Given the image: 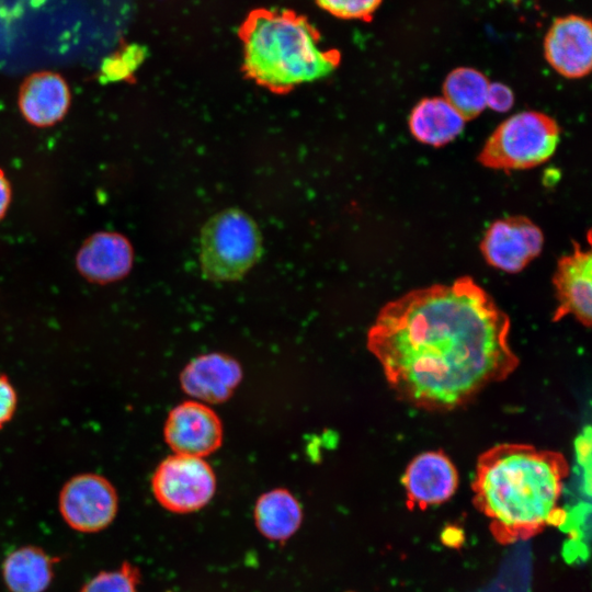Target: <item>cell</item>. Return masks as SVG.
Listing matches in <instances>:
<instances>
[{
	"instance_id": "6da1fadb",
	"label": "cell",
	"mask_w": 592,
	"mask_h": 592,
	"mask_svg": "<svg viewBox=\"0 0 592 592\" xmlns=\"http://www.w3.org/2000/svg\"><path fill=\"white\" fill-rule=\"evenodd\" d=\"M510 326L492 297L463 276L387 303L367 332L366 345L400 400L451 411L516 369Z\"/></svg>"
},
{
	"instance_id": "7a4b0ae2",
	"label": "cell",
	"mask_w": 592,
	"mask_h": 592,
	"mask_svg": "<svg viewBox=\"0 0 592 592\" xmlns=\"http://www.w3.org/2000/svg\"><path fill=\"white\" fill-rule=\"evenodd\" d=\"M566 457L528 444L502 443L483 452L473 481L474 502L503 544L526 539L561 522L569 476Z\"/></svg>"
},
{
	"instance_id": "3957f363",
	"label": "cell",
	"mask_w": 592,
	"mask_h": 592,
	"mask_svg": "<svg viewBox=\"0 0 592 592\" xmlns=\"http://www.w3.org/2000/svg\"><path fill=\"white\" fill-rule=\"evenodd\" d=\"M242 44V71L274 93L331 73L340 64L335 48L321 46L319 30L291 9L255 8L238 29Z\"/></svg>"
},
{
	"instance_id": "277c9868",
	"label": "cell",
	"mask_w": 592,
	"mask_h": 592,
	"mask_svg": "<svg viewBox=\"0 0 592 592\" xmlns=\"http://www.w3.org/2000/svg\"><path fill=\"white\" fill-rule=\"evenodd\" d=\"M559 135L560 128L553 117L535 111L521 112L494 129L478 161L504 171L534 168L554 155Z\"/></svg>"
},
{
	"instance_id": "5b68a950",
	"label": "cell",
	"mask_w": 592,
	"mask_h": 592,
	"mask_svg": "<svg viewBox=\"0 0 592 592\" xmlns=\"http://www.w3.org/2000/svg\"><path fill=\"white\" fill-rule=\"evenodd\" d=\"M261 238L243 212L227 209L212 217L201 237V266L206 278L236 281L258 261Z\"/></svg>"
},
{
	"instance_id": "8992f818",
	"label": "cell",
	"mask_w": 592,
	"mask_h": 592,
	"mask_svg": "<svg viewBox=\"0 0 592 592\" xmlns=\"http://www.w3.org/2000/svg\"><path fill=\"white\" fill-rule=\"evenodd\" d=\"M151 489L156 500L168 511L190 513L210 501L216 491V477L203 458L174 454L157 466Z\"/></svg>"
},
{
	"instance_id": "52a82bcc",
	"label": "cell",
	"mask_w": 592,
	"mask_h": 592,
	"mask_svg": "<svg viewBox=\"0 0 592 592\" xmlns=\"http://www.w3.org/2000/svg\"><path fill=\"white\" fill-rule=\"evenodd\" d=\"M58 508L64 521L75 531L95 533L106 528L118 510L113 483L95 473L71 477L62 486Z\"/></svg>"
},
{
	"instance_id": "ba28073f",
	"label": "cell",
	"mask_w": 592,
	"mask_h": 592,
	"mask_svg": "<svg viewBox=\"0 0 592 592\" xmlns=\"http://www.w3.org/2000/svg\"><path fill=\"white\" fill-rule=\"evenodd\" d=\"M544 236L524 216L498 219L487 229L480 250L487 263L508 273L522 271L542 252Z\"/></svg>"
},
{
	"instance_id": "9c48e42d",
	"label": "cell",
	"mask_w": 592,
	"mask_h": 592,
	"mask_svg": "<svg viewBox=\"0 0 592 592\" xmlns=\"http://www.w3.org/2000/svg\"><path fill=\"white\" fill-rule=\"evenodd\" d=\"M163 435L175 454L203 458L220 447L223 425L213 409L191 400L170 411Z\"/></svg>"
},
{
	"instance_id": "30bf717a",
	"label": "cell",
	"mask_w": 592,
	"mask_h": 592,
	"mask_svg": "<svg viewBox=\"0 0 592 592\" xmlns=\"http://www.w3.org/2000/svg\"><path fill=\"white\" fill-rule=\"evenodd\" d=\"M544 55L547 62L566 78L589 75L592 67L591 21L576 14L556 19L545 35Z\"/></svg>"
},
{
	"instance_id": "8fae6325",
	"label": "cell",
	"mask_w": 592,
	"mask_h": 592,
	"mask_svg": "<svg viewBox=\"0 0 592 592\" xmlns=\"http://www.w3.org/2000/svg\"><path fill=\"white\" fill-rule=\"evenodd\" d=\"M557 308L553 321L573 316L589 328L592 320V255L574 242L573 251L558 260L553 277Z\"/></svg>"
},
{
	"instance_id": "7c38bea8",
	"label": "cell",
	"mask_w": 592,
	"mask_h": 592,
	"mask_svg": "<svg viewBox=\"0 0 592 592\" xmlns=\"http://www.w3.org/2000/svg\"><path fill=\"white\" fill-rule=\"evenodd\" d=\"M408 504L420 510L446 502L456 491L458 474L442 451L417 455L402 477Z\"/></svg>"
},
{
	"instance_id": "4fadbf2b",
	"label": "cell",
	"mask_w": 592,
	"mask_h": 592,
	"mask_svg": "<svg viewBox=\"0 0 592 592\" xmlns=\"http://www.w3.org/2000/svg\"><path fill=\"white\" fill-rule=\"evenodd\" d=\"M75 262L83 278L104 285L128 275L133 267L134 250L122 234L98 231L82 242Z\"/></svg>"
},
{
	"instance_id": "5bb4252c",
	"label": "cell",
	"mask_w": 592,
	"mask_h": 592,
	"mask_svg": "<svg viewBox=\"0 0 592 592\" xmlns=\"http://www.w3.org/2000/svg\"><path fill=\"white\" fill-rule=\"evenodd\" d=\"M242 378L238 361L221 353L203 354L192 360L180 375L189 396L209 403L229 399Z\"/></svg>"
},
{
	"instance_id": "9a60e30c",
	"label": "cell",
	"mask_w": 592,
	"mask_h": 592,
	"mask_svg": "<svg viewBox=\"0 0 592 592\" xmlns=\"http://www.w3.org/2000/svg\"><path fill=\"white\" fill-rule=\"evenodd\" d=\"M71 103L67 81L57 72L38 71L20 86L18 105L22 116L36 127H49L60 122Z\"/></svg>"
},
{
	"instance_id": "2e32d148",
	"label": "cell",
	"mask_w": 592,
	"mask_h": 592,
	"mask_svg": "<svg viewBox=\"0 0 592 592\" xmlns=\"http://www.w3.org/2000/svg\"><path fill=\"white\" fill-rule=\"evenodd\" d=\"M465 119L444 98L421 100L411 111L409 128L422 144L441 147L454 140L464 129Z\"/></svg>"
},
{
	"instance_id": "e0dca14e",
	"label": "cell",
	"mask_w": 592,
	"mask_h": 592,
	"mask_svg": "<svg viewBox=\"0 0 592 592\" xmlns=\"http://www.w3.org/2000/svg\"><path fill=\"white\" fill-rule=\"evenodd\" d=\"M253 516L258 531L265 538L285 543L300 527L303 510L288 490L276 488L257 500Z\"/></svg>"
},
{
	"instance_id": "ac0fdd59",
	"label": "cell",
	"mask_w": 592,
	"mask_h": 592,
	"mask_svg": "<svg viewBox=\"0 0 592 592\" xmlns=\"http://www.w3.org/2000/svg\"><path fill=\"white\" fill-rule=\"evenodd\" d=\"M55 562L41 547H20L2 563L3 581L10 592H44L53 580Z\"/></svg>"
},
{
	"instance_id": "d6986e66",
	"label": "cell",
	"mask_w": 592,
	"mask_h": 592,
	"mask_svg": "<svg viewBox=\"0 0 592 592\" xmlns=\"http://www.w3.org/2000/svg\"><path fill=\"white\" fill-rule=\"evenodd\" d=\"M488 78L474 68L458 67L444 80L443 94L447 103L465 119L477 117L487 106Z\"/></svg>"
},
{
	"instance_id": "ffe728a7",
	"label": "cell",
	"mask_w": 592,
	"mask_h": 592,
	"mask_svg": "<svg viewBox=\"0 0 592 592\" xmlns=\"http://www.w3.org/2000/svg\"><path fill=\"white\" fill-rule=\"evenodd\" d=\"M147 57V48L137 43L123 44L102 60L99 80L102 83L129 80Z\"/></svg>"
},
{
	"instance_id": "44dd1931",
	"label": "cell",
	"mask_w": 592,
	"mask_h": 592,
	"mask_svg": "<svg viewBox=\"0 0 592 592\" xmlns=\"http://www.w3.org/2000/svg\"><path fill=\"white\" fill-rule=\"evenodd\" d=\"M139 583V568L124 561L115 570L99 572L82 587L80 592H138Z\"/></svg>"
},
{
	"instance_id": "7402d4cb",
	"label": "cell",
	"mask_w": 592,
	"mask_h": 592,
	"mask_svg": "<svg viewBox=\"0 0 592 592\" xmlns=\"http://www.w3.org/2000/svg\"><path fill=\"white\" fill-rule=\"evenodd\" d=\"M383 0H316L331 15L343 20H372Z\"/></svg>"
},
{
	"instance_id": "603a6c76",
	"label": "cell",
	"mask_w": 592,
	"mask_h": 592,
	"mask_svg": "<svg viewBox=\"0 0 592 592\" xmlns=\"http://www.w3.org/2000/svg\"><path fill=\"white\" fill-rule=\"evenodd\" d=\"M18 408V392L9 377L0 373V429L9 423Z\"/></svg>"
},
{
	"instance_id": "cb8c5ba5",
	"label": "cell",
	"mask_w": 592,
	"mask_h": 592,
	"mask_svg": "<svg viewBox=\"0 0 592 592\" xmlns=\"http://www.w3.org/2000/svg\"><path fill=\"white\" fill-rule=\"evenodd\" d=\"M514 103L512 90L500 82H490L487 94V106L496 112H506Z\"/></svg>"
},
{
	"instance_id": "d4e9b609",
	"label": "cell",
	"mask_w": 592,
	"mask_h": 592,
	"mask_svg": "<svg viewBox=\"0 0 592 592\" xmlns=\"http://www.w3.org/2000/svg\"><path fill=\"white\" fill-rule=\"evenodd\" d=\"M12 197V191L9 180L0 169V220L7 214Z\"/></svg>"
},
{
	"instance_id": "484cf974",
	"label": "cell",
	"mask_w": 592,
	"mask_h": 592,
	"mask_svg": "<svg viewBox=\"0 0 592 592\" xmlns=\"http://www.w3.org/2000/svg\"><path fill=\"white\" fill-rule=\"evenodd\" d=\"M464 537L460 528L455 526L446 527L442 533V540L449 547H457L462 544Z\"/></svg>"
}]
</instances>
